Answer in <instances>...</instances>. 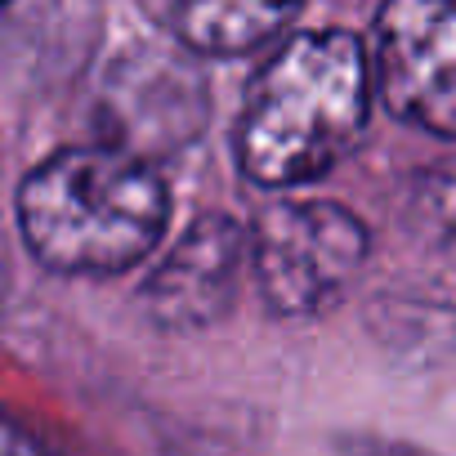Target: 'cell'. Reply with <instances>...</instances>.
Listing matches in <instances>:
<instances>
[{
    "label": "cell",
    "instance_id": "7a4b0ae2",
    "mask_svg": "<svg viewBox=\"0 0 456 456\" xmlns=\"http://www.w3.org/2000/svg\"><path fill=\"white\" fill-rule=\"evenodd\" d=\"M166 183L112 143L63 148L19 188V224L32 256L54 273H121L166 233Z\"/></svg>",
    "mask_w": 456,
    "mask_h": 456
},
{
    "label": "cell",
    "instance_id": "52a82bcc",
    "mask_svg": "<svg viewBox=\"0 0 456 456\" xmlns=\"http://www.w3.org/2000/svg\"><path fill=\"white\" fill-rule=\"evenodd\" d=\"M411 210H416V224L434 242L456 251V170L452 175H425Z\"/></svg>",
    "mask_w": 456,
    "mask_h": 456
},
{
    "label": "cell",
    "instance_id": "277c9868",
    "mask_svg": "<svg viewBox=\"0 0 456 456\" xmlns=\"http://www.w3.org/2000/svg\"><path fill=\"white\" fill-rule=\"evenodd\" d=\"M376 86L394 117L456 139V0H398L380 10Z\"/></svg>",
    "mask_w": 456,
    "mask_h": 456
},
{
    "label": "cell",
    "instance_id": "6da1fadb",
    "mask_svg": "<svg viewBox=\"0 0 456 456\" xmlns=\"http://www.w3.org/2000/svg\"><path fill=\"white\" fill-rule=\"evenodd\" d=\"M371 99L367 50L349 32L291 37L256 77L238 121V161L265 188L327 175L362 134Z\"/></svg>",
    "mask_w": 456,
    "mask_h": 456
},
{
    "label": "cell",
    "instance_id": "8992f818",
    "mask_svg": "<svg viewBox=\"0 0 456 456\" xmlns=\"http://www.w3.org/2000/svg\"><path fill=\"white\" fill-rule=\"evenodd\" d=\"M166 28L188 41L201 54H242L287 28L296 19V5H179L161 10Z\"/></svg>",
    "mask_w": 456,
    "mask_h": 456
},
{
    "label": "cell",
    "instance_id": "3957f363",
    "mask_svg": "<svg viewBox=\"0 0 456 456\" xmlns=\"http://www.w3.org/2000/svg\"><path fill=\"white\" fill-rule=\"evenodd\" d=\"M251 265L273 314L309 318L331 309L367 265V228L336 201H282L260 215Z\"/></svg>",
    "mask_w": 456,
    "mask_h": 456
},
{
    "label": "cell",
    "instance_id": "5b68a950",
    "mask_svg": "<svg viewBox=\"0 0 456 456\" xmlns=\"http://www.w3.org/2000/svg\"><path fill=\"white\" fill-rule=\"evenodd\" d=\"M247 260V233L228 215H201L166 265L143 287V309L166 331L210 327L238 291Z\"/></svg>",
    "mask_w": 456,
    "mask_h": 456
}]
</instances>
